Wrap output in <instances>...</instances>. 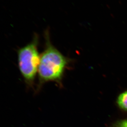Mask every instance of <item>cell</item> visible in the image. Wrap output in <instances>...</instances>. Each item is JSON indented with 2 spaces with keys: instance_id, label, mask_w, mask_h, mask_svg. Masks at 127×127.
<instances>
[{
  "instance_id": "obj_1",
  "label": "cell",
  "mask_w": 127,
  "mask_h": 127,
  "mask_svg": "<svg viewBox=\"0 0 127 127\" xmlns=\"http://www.w3.org/2000/svg\"><path fill=\"white\" fill-rule=\"evenodd\" d=\"M45 38L46 47L40 56L38 68L40 86L45 82L60 81L67 64L66 58L51 44L48 32Z\"/></svg>"
},
{
  "instance_id": "obj_2",
  "label": "cell",
  "mask_w": 127,
  "mask_h": 127,
  "mask_svg": "<svg viewBox=\"0 0 127 127\" xmlns=\"http://www.w3.org/2000/svg\"><path fill=\"white\" fill-rule=\"evenodd\" d=\"M38 38L35 35L31 43L17 50L19 69L27 87H32L38 71L40 56L38 51Z\"/></svg>"
},
{
  "instance_id": "obj_3",
  "label": "cell",
  "mask_w": 127,
  "mask_h": 127,
  "mask_svg": "<svg viewBox=\"0 0 127 127\" xmlns=\"http://www.w3.org/2000/svg\"><path fill=\"white\" fill-rule=\"evenodd\" d=\"M116 102L120 109L127 111V91H124L119 95Z\"/></svg>"
},
{
  "instance_id": "obj_4",
  "label": "cell",
  "mask_w": 127,
  "mask_h": 127,
  "mask_svg": "<svg viewBox=\"0 0 127 127\" xmlns=\"http://www.w3.org/2000/svg\"><path fill=\"white\" fill-rule=\"evenodd\" d=\"M114 127H127V119L117 121L114 124Z\"/></svg>"
}]
</instances>
